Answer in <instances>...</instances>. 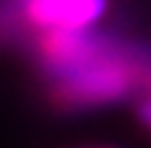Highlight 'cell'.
Instances as JSON below:
<instances>
[{"label":"cell","instance_id":"obj_1","mask_svg":"<svg viewBox=\"0 0 151 148\" xmlns=\"http://www.w3.org/2000/svg\"><path fill=\"white\" fill-rule=\"evenodd\" d=\"M132 84L129 70L113 54H103L89 59L65 76L54 78V100L65 108H86V105H108L127 97Z\"/></svg>","mask_w":151,"mask_h":148},{"label":"cell","instance_id":"obj_2","mask_svg":"<svg viewBox=\"0 0 151 148\" xmlns=\"http://www.w3.org/2000/svg\"><path fill=\"white\" fill-rule=\"evenodd\" d=\"M108 11V0H27V19L41 30L92 27Z\"/></svg>","mask_w":151,"mask_h":148},{"label":"cell","instance_id":"obj_3","mask_svg":"<svg viewBox=\"0 0 151 148\" xmlns=\"http://www.w3.org/2000/svg\"><path fill=\"white\" fill-rule=\"evenodd\" d=\"M138 113H140V119H143V124H148V127H151V100H146V102H140V108H138Z\"/></svg>","mask_w":151,"mask_h":148}]
</instances>
